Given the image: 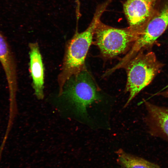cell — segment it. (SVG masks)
Here are the masks:
<instances>
[{"label": "cell", "mask_w": 168, "mask_h": 168, "mask_svg": "<svg viewBox=\"0 0 168 168\" xmlns=\"http://www.w3.org/2000/svg\"><path fill=\"white\" fill-rule=\"evenodd\" d=\"M106 8V6L104 4L98 6L87 29L81 33L77 30L68 43L61 71L58 77L59 94L61 93L65 83L72 76L85 68V59L96 29Z\"/></svg>", "instance_id": "cell-1"}, {"label": "cell", "mask_w": 168, "mask_h": 168, "mask_svg": "<svg viewBox=\"0 0 168 168\" xmlns=\"http://www.w3.org/2000/svg\"><path fill=\"white\" fill-rule=\"evenodd\" d=\"M58 97L62 103L81 115L86 114L88 107L101 99L99 89L86 68L66 82Z\"/></svg>", "instance_id": "cell-2"}, {"label": "cell", "mask_w": 168, "mask_h": 168, "mask_svg": "<svg viewBox=\"0 0 168 168\" xmlns=\"http://www.w3.org/2000/svg\"><path fill=\"white\" fill-rule=\"evenodd\" d=\"M145 51L138 53L124 67L127 75L125 91L129 94L124 107L152 82L163 66L154 52Z\"/></svg>", "instance_id": "cell-3"}, {"label": "cell", "mask_w": 168, "mask_h": 168, "mask_svg": "<svg viewBox=\"0 0 168 168\" xmlns=\"http://www.w3.org/2000/svg\"><path fill=\"white\" fill-rule=\"evenodd\" d=\"M138 35V32L129 27L118 28L105 25L100 21L96 29L94 36L95 43L103 56L111 58L129 51Z\"/></svg>", "instance_id": "cell-4"}, {"label": "cell", "mask_w": 168, "mask_h": 168, "mask_svg": "<svg viewBox=\"0 0 168 168\" xmlns=\"http://www.w3.org/2000/svg\"><path fill=\"white\" fill-rule=\"evenodd\" d=\"M168 27V2L138 33L137 39L119 63L125 66L138 53L148 50Z\"/></svg>", "instance_id": "cell-5"}, {"label": "cell", "mask_w": 168, "mask_h": 168, "mask_svg": "<svg viewBox=\"0 0 168 168\" xmlns=\"http://www.w3.org/2000/svg\"><path fill=\"white\" fill-rule=\"evenodd\" d=\"M155 2L151 0H127L123 8L129 27L138 32L141 30L157 12Z\"/></svg>", "instance_id": "cell-6"}, {"label": "cell", "mask_w": 168, "mask_h": 168, "mask_svg": "<svg viewBox=\"0 0 168 168\" xmlns=\"http://www.w3.org/2000/svg\"><path fill=\"white\" fill-rule=\"evenodd\" d=\"M0 63L7 81L9 100L14 101L17 90V67L13 52L7 40L0 31Z\"/></svg>", "instance_id": "cell-7"}, {"label": "cell", "mask_w": 168, "mask_h": 168, "mask_svg": "<svg viewBox=\"0 0 168 168\" xmlns=\"http://www.w3.org/2000/svg\"><path fill=\"white\" fill-rule=\"evenodd\" d=\"M144 102L147 111L146 122L151 133L168 139V107Z\"/></svg>", "instance_id": "cell-8"}, {"label": "cell", "mask_w": 168, "mask_h": 168, "mask_svg": "<svg viewBox=\"0 0 168 168\" xmlns=\"http://www.w3.org/2000/svg\"><path fill=\"white\" fill-rule=\"evenodd\" d=\"M29 48V70L32 80L33 87L35 95L39 99L44 97V69L38 44L31 43Z\"/></svg>", "instance_id": "cell-9"}, {"label": "cell", "mask_w": 168, "mask_h": 168, "mask_svg": "<svg viewBox=\"0 0 168 168\" xmlns=\"http://www.w3.org/2000/svg\"><path fill=\"white\" fill-rule=\"evenodd\" d=\"M116 153L117 162L124 168H161L157 164L121 149L117 150Z\"/></svg>", "instance_id": "cell-10"}, {"label": "cell", "mask_w": 168, "mask_h": 168, "mask_svg": "<svg viewBox=\"0 0 168 168\" xmlns=\"http://www.w3.org/2000/svg\"><path fill=\"white\" fill-rule=\"evenodd\" d=\"M156 95L168 98V84L163 90L157 93Z\"/></svg>", "instance_id": "cell-11"}, {"label": "cell", "mask_w": 168, "mask_h": 168, "mask_svg": "<svg viewBox=\"0 0 168 168\" xmlns=\"http://www.w3.org/2000/svg\"><path fill=\"white\" fill-rule=\"evenodd\" d=\"M152 0V1H153L155 2V1L157 0Z\"/></svg>", "instance_id": "cell-12"}]
</instances>
